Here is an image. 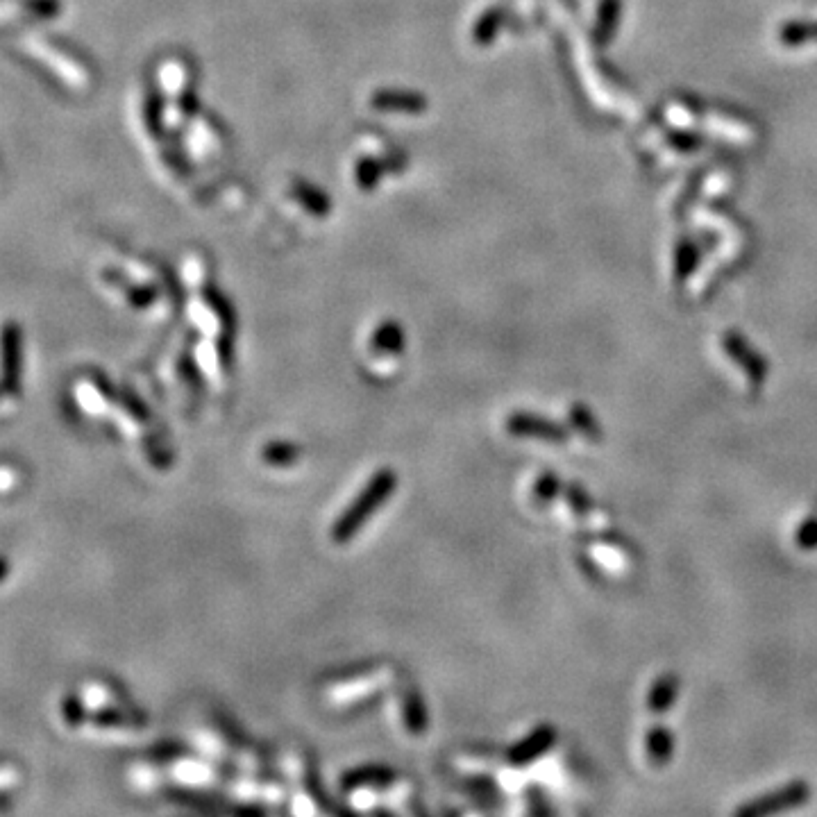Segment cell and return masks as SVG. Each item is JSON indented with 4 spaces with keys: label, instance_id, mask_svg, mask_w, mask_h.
I'll return each instance as SVG.
<instances>
[{
    "label": "cell",
    "instance_id": "cell-1",
    "mask_svg": "<svg viewBox=\"0 0 817 817\" xmlns=\"http://www.w3.org/2000/svg\"><path fill=\"white\" fill-rule=\"evenodd\" d=\"M395 484H398V477H395L393 470H379V473L370 479L366 491L350 504V509L345 511L339 520H336L332 532L334 541L348 543L350 538L359 532L361 525L370 520L377 507H382V504L391 498Z\"/></svg>",
    "mask_w": 817,
    "mask_h": 817
},
{
    "label": "cell",
    "instance_id": "cell-2",
    "mask_svg": "<svg viewBox=\"0 0 817 817\" xmlns=\"http://www.w3.org/2000/svg\"><path fill=\"white\" fill-rule=\"evenodd\" d=\"M808 797H811V788H808L804 781H795V783H790V786H786V788H779V790H774V793H770V795L754 799L752 804L740 806V808H738V815L758 817V815H772V813L790 811V808L802 806Z\"/></svg>",
    "mask_w": 817,
    "mask_h": 817
},
{
    "label": "cell",
    "instance_id": "cell-3",
    "mask_svg": "<svg viewBox=\"0 0 817 817\" xmlns=\"http://www.w3.org/2000/svg\"><path fill=\"white\" fill-rule=\"evenodd\" d=\"M507 429L516 436H525V439H538L547 443L568 441V432L561 425L534 414H513L507 420Z\"/></svg>",
    "mask_w": 817,
    "mask_h": 817
},
{
    "label": "cell",
    "instance_id": "cell-4",
    "mask_svg": "<svg viewBox=\"0 0 817 817\" xmlns=\"http://www.w3.org/2000/svg\"><path fill=\"white\" fill-rule=\"evenodd\" d=\"M722 343H724V352H729V357L745 370L749 382L752 384L765 382V377H768V364H765V359L758 355V352L752 350V345H749L743 336L731 332L724 336Z\"/></svg>",
    "mask_w": 817,
    "mask_h": 817
},
{
    "label": "cell",
    "instance_id": "cell-5",
    "mask_svg": "<svg viewBox=\"0 0 817 817\" xmlns=\"http://www.w3.org/2000/svg\"><path fill=\"white\" fill-rule=\"evenodd\" d=\"M0 386L7 395L21 393V336L16 330H7L3 339V377Z\"/></svg>",
    "mask_w": 817,
    "mask_h": 817
},
{
    "label": "cell",
    "instance_id": "cell-6",
    "mask_svg": "<svg viewBox=\"0 0 817 817\" xmlns=\"http://www.w3.org/2000/svg\"><path fill=\"white\" fill-rule=\"evenodd\" d=\"M554 740H557V731H554L550 724H543V727L532 731V734H529L525 740H520V743L511 749L509 761L513 765L534 763L536 758H541L545 752H550Z\"/></svg>",
    "mask_w": 817,
    "mask_h": 817
},
{
    "label": "cell",
    "instance_id": "cell-7",
    "mask_svg": "<svg viewBox=\"0 0 817 817\" xmlns=\"http://www.w3.org/2000/svg\"><path fill=\"white\" fill-rule=\"evenodd\" d=\"M677 695H679V679L675 675H665L661 679H656L650 695H647V706H650L652 713H665L672 704L677 702Z\"/></svg>",
    "mask_w": 817,
    "mask_h": 817
},
{
    "label": "cell",
    "instance_id": "cell-8",
    "mask_svg": "<svg viewBox=\"0 0 817 817\" xmlns=\"http://www.w3.org/2000/svg\"><path fill=\"white\" fill-rule=\"evenodd\" d=\"M395 777L389 768H377V765H368V768L352 770L343 777V788H357V786H382Z\"/></svg>",
    "mask_w": 817,
    "mask_h": 817
},
{
    "label": "cell",
    "instance_id": "cell-9",
    "mask_svg": "<svg viewBox=\"0 0 817 817\" xmlns=\"http://www.w3.org/2000/svg\"><path fill=\"white\" fill-rule=\"evenodd\" d=\"M675 749V738L668 729L656 727L647 734V756L654 765H665Z\"/></svg>",
    "mask_w": 817,
    "mask_h": 817
},
{
    "label": "cell",
    "instance_id": "cell-10",
    "mask_svg": "<svg viewBox=\"0 0 817 817\" xmlns=\"http://www.w3.org/2000/svg\"><path fill=\"white\" fill-rule=\"evenodd\" d=\"M298 459V448L291 443H273L264 450V461L273 466H289Z\"/></svg>",
    "mask_w": 817,
    "mask_h": 817
},
{
    "label": "cell",
    "instance_id": "cell-11",
    "mask_svg": "<svg viewBox=\"0 0 817 817\" xmlns=\"http://www.w3.org/2000/svg\"><path fill=\"white\" fill-rule=\"evenodd\" d=\"M572 423H575V427L577 429H581V432H584L588 439H597V432H600V427H597V423H595V418L591 416V411H588L586 407H581V404H577V407H572Z\"/></svg>",
    "mask_w": 817,
    "mask_h": 817
},
{
    "label": "cell",
    "instance_id": "cell-12",
    "mask_svg": "<svg viewBox=\"0 0 817 817\" xmlns=\"http://www.w3.org/2000/svg\"><path fill=\"white\" fill-rule=\"evenodd\" d=\"M62 715H64V720L71 724V727H78V724H82L84 718H87V711H84L82 699L75 697V695L66 697L62 702Z\"/></svg>",
    "mask_w": 817,
    "mask_h": 817
},
{
    "label": "cell",
    "instance_id": "cell-13",
    "mask_svg": "<svg viewBox=\"0 0 817 817\" xmlns=\"http://www.w3.org/2000/svg\"><path fill=\"white\" fill-rule=\"evenodd\" d=\"M795 541H797V547H802V550H815L817 547V516H811L802 522Z\"/></svg>",
    "mask_w": 817,
    "mask_h": 817
},
{
    "label": "cell",
    "instance_id": "cell-14",
    "mask_svg": "<svg viewBox=\"0 0 817 817\" xmlns=\"http://www.w3.org/2000/svg\"><path fill=\"white\" fill-rule=\"evenodd\" d=\"M602 16H604V23H602V44L606 39L611 37L613 28H616V16H620V0H604L602 3Z\"/></svg>",
    "mask_w": 817,
    "mask_h": 817
},
{
    "label": "cell",
    "instance_id": "cell-15",
    "mask_svg": "<svg viewBox=\"0 0 817 817\" xmlns=\"http://www.w3.org/2000/svg\"><path fill=\"white\" fill-rule=\"evenodd\" d=\"M559 488H561L559 479L547 473L545 477L538 479V484H536V498L541 500V502H550V500L554 498V495L559 493Z\"/></svg>",
    "mask_w": 817,
    "mask_h": 817
},
{
    "label": "cell",
    "instance_id": "cell-16",
    "mask_svg": "<svg viewBox=\"0 0 817 817\" xmlns=\"http://www.w3.org/2000/svg\"><path fill=\"white\" fill-rule=\"evenodd\" d=\"M407 722H409V729L414 731H423L425 729V711H423V704H420V699H411V702L407 704Z\"/></svg>",
    "mask_w": 817,
    "mask_h": 817
},
{
    "label": "cell",
    "instance_id": "cell-17",
    "mask_svg": "<svg viewBox=\"0 0 817 817\" xmlns=\"http://www.w3.org/2000/svg\"><path fill=\"white\" fill-rule=\"evenodd\" d=\"M568 498H570L572 509H575V513H579V516H584V513H588V509H591V500H588L586 493L579 491L577 486L570 488Z\"/></svg>",
    "mask_w": 817,
    "mask_h": 817
},
{
    "label": "cell",
    "instance_id": "cell-18",
    "mask_svg": "<svg viewBox=\"0 0 817 817\" xmlns=\"http://www.w3.org/2000/svg\"><path fill=\"white\" fill-rule=\"evenodd\" d=\"M94 720L100 724V727H107V724H119V722H123V720H121V715H119V713H114V711H103V713H98Z\"/></svg>",
    "mask_w": 817,
    "mask_h": 817
},
{
    "label": "cell",
    "instance_id": "cell-19",
    "mask_svg": "<svg viewBox=\"0 0 817 817\" xmlns=\"http://www.w3.org/2000/svg\"><path fill=\"white\" fill-rule=\"evenodd\" d=\"M7 575H10V561H7L3 554H0V584H3V581L7 579Z\"/></svg>",
    "mask_w": 817,
    "mask_h": 817
},
{
    "label": "cell",
    "instance_id": "cell-20",
    "mask_svg": "<svg viewBox=\"0 0 817 817\" xmlns=\"http://www.w3.org/2000/svg\"><path fill=\"white\" fill-rule=\"evenodd\" d=\"M3 806H7V795L0 793V808H3Z\"/></svg>",
    "mask_w": 817,
    "mask_h": 817
}]
</instances>
